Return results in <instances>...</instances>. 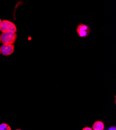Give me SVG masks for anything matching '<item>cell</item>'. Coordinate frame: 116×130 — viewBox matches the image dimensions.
<instances>
[{
  "label": "cell",
  "instance_id": "6da1fadb",
  "mask_svg": "<svg viewBox=\"0 0 116 130\" xmlns=\"http://www.w3.org/2000/svg\"><path fill=\"white\" fill-rule=\"evenodd\" d=\"M17 39V35L14 32L2 33L1 35V41L3 44L13 45Z\"/></svg>",
  "mask_w": 116,
  "mask_h": 130
},
{
  "label": "cell",
  "instance_id": "7a4b0ae2",
  "mask_svg": "<svg viewBox=\"0 0 116 130\" xmlns=\"http://www.w3.org/2000/svg\"><path fill=\"white\" fill-rule=\"evenodd\" d=\"M0 30L2 32V33H6V32L16 33L17 32V28L13 23L8 20H4L2 21V26Z\"/></svg>",
  "mask_w": 116,
  "mask_h": 130
},
{
  "label": "cell",
  "instance_id": "3957f363",
  "mask_svg": "<svg viewBox=\"0 0 116 130\" xmlns=\"http://www.w3.org/2000/svg\"><path fill=\"white\" fill-rule=\"evenodd\" d=\"M77 31L80 37H86L89 35L91 32V28L87 25L81 24L78 26Z\"/></svg>",
  "mask_w": 116,
  "mask_h": 130
},
{
  "label": "cell",
  "instance_id": "277c9868",
  "mask_svg": "<svg viewBox=\"0 0 116 130\" xmlns=\"http://www.w3.org/2000/svg\"><path fill=\"white\" fill-rule=\"evenodd\" d=\"M1 54L4 56H8L12 54L14 51V45L12 44H3L1 47Z\"/></svg>",
  "mask_w": 116,
  "mask_h": 130
},
{
  "label": "cell",
  "instance_id": "5b68a950",
  "mask_svg": "<svg viewBox=\"0 0 116 130\" xmlns=\"http://www.w3.org/2000/svg\"><path fill=\"white\" fill-rule=\"evenodd\" d=\"M104 124L102 121L95 122L93 125V130H104Z\"/></svg>",
  "mask_w": 116,
  "mask_h": 130
},
{
  "label": "cell",
  "instance_id": "8992f818",
  "mask_svg": "<svg viewBox=\"0 0 116 130\" xmlns=\"http://www.w3.org/2000/svg\"><path fill=\"white\" fill-rule=\"evenodd\" d=\"M0 130H12V129L8 124L3 123L0 124Z\"/></svg>",
  "mask_w": 116,
  "mask_h": 130
},
{
  "label": "cell",
  "instance_id": "52a82bcc",
  "mask_svg": "<svg viewBox=\"0 0 116 130\" xmlns=\"http://www.w3.org/2000/svg\"><path fill=\"white\" fill-rule=\"evenodd\" d=\"M82 130H93L91 127H86L82 129Z\"/></svg>",
  "mask_w": 116,
  "mask_h": 130
},
{
  "label": "cell",
  "instance_id": "ba28073f",
  "mask_svg": "<svg viewBox=\"0 0 116 130\" xmlns=\"http://www.w3.org/2000/svg\"><path fill=\"white\" fill-rule=\"evenodd\" d=\"M109 130H116V129H115V127H114V126L111 127L109 129Z\"/></svg>",
  "mask_w": 116,
  "mask_h": 130
},
{
  "label": "cell",
  "instance_id": "9c48e42d",
  "mask_svg": "<svg viewBox=\"0 0 116 130\" xmlns=\"http://www.w3.org/2000/svg\"><path fill=\"white\" fill-rule=\"evenodd\" d=\"M2 21L0 19V29H1V27L2 26Z\"/></svg>",
  "mask_w": 116,
  "mask_h": 130
},
{
  "label": "cell",
  "instance_id": "30bf717a",
  "mask_svg": "<svg viewBox=\"0 0 116 130\" xmlns=\"http://www.w3.org/2000/svg\"><path fill=\"white\" fill-rule=\"evenodd\" d=\"M1 35H0V43H1Z\"/></svg>",
  "mask_w": 116,
  "mask_h": 130
},
{
  "label": "cell",
  "instance_id": "8fae6325",
  "mask_svg": "<svg viewBox=\"0 0 116 130\" xmlns=\"http://www.w3.org/2000/svg\"><path fill=\"white\" fill-rule=\"evenodd\" d=\"M1 54V49H0V54Z\"/></svg>",
  "mask_w": 116,
  "mask_h": 130
},
{
  "label": "cell",
  "instance_id": "7c38bea8",
  "mask_svg": "<svg viewBox=\"0 0 116 130\" xmlns=\"http://www.w3.org/2000/svg\"><path fill=\"white\" fill-rule=\"evenodd\" d=\"M16 130H22V129H16Z\"/></svg>",
  "mask_w": 116,
  "mask_h": 130
}]
</instances>
